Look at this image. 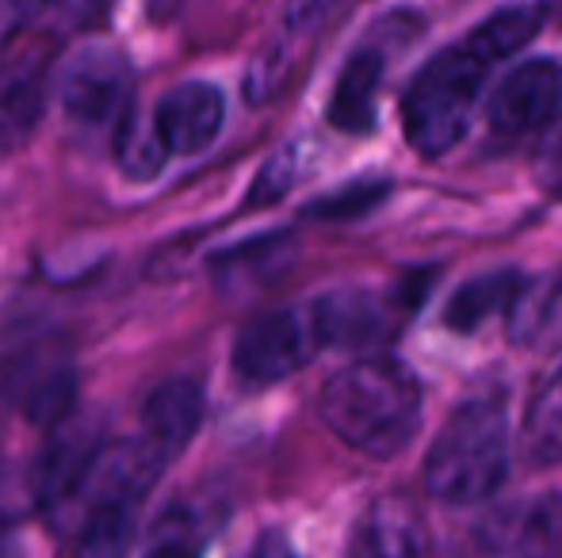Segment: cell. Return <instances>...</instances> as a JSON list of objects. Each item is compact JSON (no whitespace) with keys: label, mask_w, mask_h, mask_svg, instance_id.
<instances>
[{"label":"cell","mask_w":562,"mask_h":558,"mask_svg":"<svg viewBox=\"0 0 562 558\" xmlns=\"http://www.w3.org/2000/svg\"><path fill=\"white\" fill-rule=\"evenodd\" d=\"M288 261H291V238H260L218 257L215 272H218V283H223L226 291H234V287H245V283H265Z\"/></svg>","instance_id":"21"},{"label":"cell","mask_w":562,"mask_h":558,"mask_svg":"<svg viewBox=\"0 0 562 558\" xmlns=\"http://www.w3.org/2000/svg\"><path fill=\"white\" fill-rule=\"evenodd\" d=\"M509 478V421L497 395H474L432 440L425 486L445 505L490 501Z\"/></svg>","instance_id":"2"},{"label":"cell","mask_w":562,"mask_h":558,"mask_svg":"<svg viewBox=\"0 0 562 558\" xmlns=\"http://www.w3.org/2000/svg\"><path fill=\"white\" fill-rule=\"evenodd\" d=\"M131 539H134L131 509H104V513H92L81 524V536H77L69 558H126Z\"/></svg>","instance_id":"22"},{"label":"cell","mask_w":562,"mask_h":558,"mask_svg":"<svg viewBox=\"0 0 562 558\" xmlns=\"http://www.w3.org/2000/svg\"><path fill=\"white\" fill-rule=\"evenodd\" d=\"M548 180L555 187H562V141L555 149H551V157H548Z\"/></svg>","instance_id":"29"},{"label":"cell","mask_w":562,"mask_h":558,"mask_svg":"<svg viewBox=\"0 0 562 558\" xmlns=\"http://www.w3.org/2000/svg\"><path fill=\"white\" fill-rule=\"evenodd\" d=\"M306 310L318 349H371L391 333V310L371 291H334Z\"/></svg>","instance_id":"9"},{"label":"cell","mask_w":562,"mask_h":558,"mask_svg":"<svg viewBox=\"0 0 562 558\" xmlns=\"http://www.w3.org/2000/svg\"><path fill=\"white\" fill-rule=\"evenodd\" d=\"M391 192V180H356V184L340 187V192L326 195V200L311 203L306 207V218H326V223H345V218L368 215L371 207L386 200Z\"/></svg>","instance_id":"23"},{"label":"cell","mask_w":562,"mask_h":558,"mask_svg":"<svg viewBox=\"0 0 562 558\" xmlns=\"http://www.w3.org/2000/svg\"><path fill=\"white\" fill-rule=\"evenodd\" d=\"M329 429L371 459H391L422 429V387L398 360H356L322 390Z\"/></svg>","instance_id":"1"},{"label":"cell","mask_w":562,"mask_h":558,"mask_svg":"<svg viewBox=\"0 0 562 558\" xmlns=\"http://www.w3.org/2000/svg\"><path fill=\"white\" fill-rule=\"evenodd\" d=\"M203 387L195 379H169L146 398L142 410V432L154 436L165 452L177 459L188 447V440L195 436V429L203 424Z\"/></svg>","instance_id":"12"},{"label":"cell","mask_w":562,"mask_h":558,"mask_svg":"<svg viewBox=\"0 0 562 558\" xmlns=\"http://www.w3.org/2000/svg\"><path fill=\"white\" fill-rule=\"evenodd\" d=\"M482 532L494 551L509 558H555L562 551V493L505 509Z\"/></svg>","instance_id":"10"},{"label":"cell","mask_w":562,"mask_h":558,"mask_svg":"<svg viewBox=\"0 0 562 558\" xmlns=\"http://www.w3.org/2000/svg\"><path fill=\"white\" fill-rule=\"evenodd\" d=\"M115 149H119V169L131 180H154L165 169V161H169V149H165V141L154 127V112L149 115L126 112L119 119Z\"/></svg>","instance_id":"20"},{"label":"cell","mask_w":562,"mask_h":558,"mask_svg":"<svg viewBox=\"0 0 562 558\" xmlns=\"http://www.w3.org/2000/svg\"><path fill=\"white\" fill-rule=\"evenodd\" d=\"M505 321L520 349H562V269L540 283H525Z\"/></svg>","instance_id":"13"},{"label":"cell","mask_w":562,"mask_h":558,"mask_svg":"<svg viewBox=\"0 0 562 558\" xmlns=\"http://www.w3.org/2000/svg\"><path fill=\"white\" fill-rule=\"evenodd\" d=\"M291 180H295V153L288 149V153L272 157V161L265 164V172H260L257 184H252L249 207H260V203H276L291 187Z\"/></svg>","instance_id":"25"},{"label":"cell","mask_w":562,"mask_h":558,"mask_svg":"<svg viewBox=\"0 0 562 558\" xmlns=\"http://www.w3.org/2000/svg\"><path fill=\"white\" fill-rule=\"evenodd\" d=\"M0 558H20V555H15V544L4 536V532H0Z\"/></svg>","instance_id":"31"},{"label":"cell","mask_w":562,"mask_h":558,"mask_svg":"<svg viewBox=\"0 0 562 558\" xmlns=\"http://www.w3.org/2000/svg\"><path fill=\"white\" fill-rule=\"evenodd\" d=\"M50 73L43 58H23L0 69V153H12L43 123Z\"/></svg>","instance_id":"11"},{"label":"cell","mask_w":562,"mask_h":558,"mask_svg":"<svg viewBox=\"0 0 562 558\" xmlns=\"http://www.w3.org/2000/svg\"><path fill=\"white\" fill-rule=\"evenodd\" d=\"M525 455L532 467L562 463V367L536 390L525 413Z\"/></svg>","instance_id":"19"},{"label":"cell","mask_w":562,"mask_h":558,"mask_svg":"<svg viewBox=\"0 0 562 558\" xmlns=\"http://www.w3.org/2000/svg\"><path fill=\"white\" fill-rule=\"evenodd\" d=\"M562 104V69L555 61H525L490 96V127L497 135H532L555 119Z\"/></svg>","instance_id":"7"},{"label":"cell","mask_w":562,"mask_h":558,"mask_svg":"<svg viewBox=\"0 0 562 558\" xmlns=\"http://www.w3.org/2000/svg\"><path fill=\"white\" fill-rule=\"evenodd\" d=\"M149 558H195L188 547H161V551H154Z\"/></svg>","instance_id":"30"},{"label":"cell","mask_w":562,"mask_h":558,"mask_svg":"<svg viewBox=\"0 0 562 558\" xmlns=\"http://www.w3.org/2000/svg\"><path fill=\"white\" fill-rule=\"evenodd\" d=\"M490 61L471 50V43H459L437 54L417 73L402 100V127L406 141L422 157H445L471 130V115L479 104V92L486 84Z\"/></svg>","instance_id":"3"},{"label":"cell","mask_w":562,"mask_h":558,"mask_svg":"<svg viewBox=\"0 0 562 558\" xmlns=\"http://www.w3.org/2000/svg\"><path fill=\"white\" fill-rule=\"evenodd\" d=\"M340 0H288V31L291 35H314L334 15Z\"/></svg>","instance_id":"27"},{"label":"cell","mask_w":562,"mask_h":558,"mask_svg":"<svg viewBox=\"0 0 562 558\" xmlns=\"http://www.w3.org/2000/svg\"><path fill=\"white\" fill-rule=\"evenodd\" d=\"M525 280L517 272H490L479 276L451 295V303L445 306V326L456 333H474L479 326H486V318H494L497 310L509 314L513 298L520 295Z\"/></svg>","instance_id":"17"},{"label":"cell","mask_w":562,"mask_h":558,"mask_svg":"<svg viewBox=\"0 0 562 558\" xmlns=\"http://www.w3.org/2000/svg\"><path fill=\"white\" fill-rule=\"evenodd\" d=\"M352 558H425L422 521L394 501L375 505L356 532Z\"/></svg>","instance_id":"16"},{"label":"cell","mask_w":562,"mask_h":558,"mask_svg":"<svg viewBox=\"0 0 562 558\" xmlns=\"http://www.w3.org/2000/svg\"><path fill=\"white\" fill-rule=\"evenodd\" d=\"M383 81V54L356 50L340 73L334 100H329V123L348 135H363L375 127V96Z\"/></svg>","instance_id":"14"},{"label":"cell","mask_w":562,"mask_h":558,"mask_svg":"<svg viewBox=\"0 0 562 558\" xmlns=\"http://www.w3.org/2000/svg\"><path fill=\"white\" fill-rule=\"evenodd\" d=\"M169 463L172 455L154 436H146V432L134 440L100 444L97 455L89 459V467H85V475L77 478V486L54 509H66V513L77 509L81 524L92 513H104V509H134L154 490V482L165 475Z\"/></svg>","instance_id":"4"},{"label":"cell","mask_w":562,"mask_h":558,"mask_svg":"<svg viewBox=\"0 0 562 558\" xmlns=\"http://www.w3.org/2000/svg\"><path fill=\"white\" fill-rule=\"evenodd\" d=\"M223 119H226V100L207 81L177 84L154 107V127L161 135L165 149H169V157L203 153L218 138Z\"/></svg>","instance_id":"8"},{"label":"cell","mask_w":562,"mask_h":558,"mask_svg":"<svg viewBox=\"0 0 562 558\" xmlns=\"http://www.w3.org/2000/svg\"><path fill=\"white\" fill-rule=\"evenodd\" d=\"M61 107L77 127H108L131 112V66L115 46L92 43L66 61Z\"/></svg>","instance_id":"6"},{"label":"cell","mask_w":562,"mask_h":558,"mask_svg":"<svg viewBox=\"0 0 562 558\" xmlns=\"http://www.w3.org/2000/svg\"><path fill=\"white\" fill-rule=\"evenodd\" d=\"M77 375L69 364H35L15 375V402L23 418L43 429H58L66 418H74Z\"/></svg>","instance_id":"15"},{"label":"cell","mask_w":562,"mask_h":558,"mask_svg":"<svg viewBox=\"0 0 562 558\" xmlns=\"http://www.w3.org/2000/svg\"><path fill=\"white\" fill-rule=\"evenodd\" d=\"M245 558H291V551H288V544H283V536L268 532V536H260L257 544H252V551H245Z\"/></svg>","instance_id":"28"},{"label":"cell","mask_w":562,"mask_h":558,"mask_svg":"<svg viewBox=\"0 0 562 558\" xmlns=\"http://www.w3.org/2000/svg\"><path fill=\"white\" fill-rule=\"evenodd\" d=\"M38 509L35 475L15 463L0 459V524H15Z\"/></svg>","instance_id":"24"},{"label":"cell","mask_w":562,"mask_h":558,"mask_svg":"<svg viewBox=\"0 0 562 558\" xmlns=\"http://www.w3.org/2000/svg\"><path fill=\"white\" fill-rule=\"evenodd\" d=\"M318 337L311 310H276L249 321L234 341V372L245 387H276L311 364Z\"/></svg>","instance_id":"5"},{"label":"cell","mask_w":562,"mask_h":558,"mask_svg":"<svg viewBox=\"0 0 562 558\" xmlns=\"http://www.w3.org/2000/svg\"><path fill=\"white\" fill-rule=\"evenodd\" d=\"M50 8V0H0V54Z\"/></svg>","instance_id":"26"},{"label":"cell","mask_w":562,"mask_h":558,"mask_svg":"<svg viewBox=\"0 0 562 558\" xmlns=\"http://www.w3.org/2000/svg\"><path fill=\"white\" fill-rule=\"evenodd\" d=\"M543 20H548V8L543 4H513V8L494 12L486 23H479V27L467 35V43H471V50L482 54L490 66H497V61L509 58V54L525 50V46L540 35Z\"/></svg>","instance_id":"18"}]
</instances>
